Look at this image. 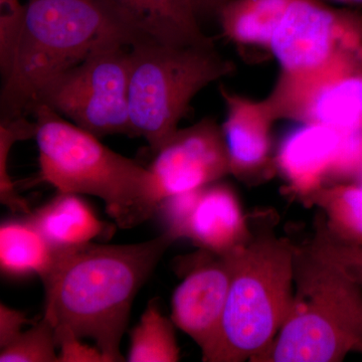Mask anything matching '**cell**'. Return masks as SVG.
<instances>
[{
  "mask_svg": "<svg viewBox=\"0 0 362 362\" xmlns=\"http://www.w3.org/2000/svg\"><path fill=\"white\" fill-rule=\"evenodd\" d=\"M175 240L159 237L133 245H96L57 250L40 279L44 317L56 338H89L107 362L124 361L121 339L131 307L164 252Z\"/></svg>",
  "mask_w": 362,
  "mask_h": 362,
  "instance_id": "cell-1",
  "label": "cell"
},
{
  "mask_svg": "<svg viewBox=\"0 0 362 362\" xmlns=\"http://www.w3.org/2000/svg\"><path fill=\"white\" fill-rule=\"evenodd\" d=\"M108 35L126 42L98 0H26L0 37L2 120L33 115L45 88Z\"/></svg>",
  "mask_w": 362,
  "mask_h": 362,
  "instance_id": "cell-2",
  "label": "cell"
},
{
  "mask_svg": "<svg viewBox=\"0 0 362 362\" xmlns=\"http://www.w3.org/2000/svg\"><path fill=\"white\" fill-rule=\"evenodd\" d=\"M33 115L42 180L59 192L102 199L107 214L122 228H134L156 214L158 199L148 168L116 153L45 105Z\"/></svg>",
  "mask_w": 362,
  "mask_h": 362,
  "instance_id": "cell-3",
  "label": "cell"
},
{
  "mask_svg": "<svg viewBox=\"0 0 362 362\" xmlns=\"http://www.w3.org/2000/svg\"><path fill=\"white\" fill-rule=\"evenodd\" d=\"M350 354L362 356V288L308 242L297 246L291 309L252 362H339Z\"/></svg>",
  "mask_w": 362,
  "mask_h": 362,
  "instance_id": "cell-4",
  "label": "cell"
},
{
  "mask_svg": "<svg viewBox=\"0 0 362 362\" xmlns=\"http://www.w3.org/2000/svg\"><path fill=\"white\" fill-rule=\"evenodd\" d=\"M296 249L287 238L264 228L233 252L220 329L202 361L252 362L270 346L291 309Z\"/></svg>",
  "mask_w": 362,
  "mask_h": 362,
  "instance_id": "cell-5",
  "label": "cell"
},
{
  "mask_svg": "<svg viewBox=\"0 0 362 362\" xmlns=\"http://www.w3.org/2000/svg\"><path fill=\"white\" fill-rule=\"evenodd\" d=\"M130 58L131 127L154 152L178 129L195 95L235 70L214 44L140 42L131 45Z\"/></svg>",
  "mask_w": 362,
  "mask_h": 362,
  "instance_id": "cell-6",
  "label": "cell"
},
{
  "mask_svg": "<svg viewBox=\"0 0 362 362\" xmlns=\"http://www.w3.org/2000/svg\"><path fill=\"white\" fill-rule=\"evenodd\" d=\"M270 52L281 69L278 89L340 66L362 65V13L325 0H287Z\"/></svg>",
  "mask_w": 362,
  "mask_h": 362,
  "instance_id": "cell-7",
  "label": "cell"
},
{
  "mask_svg": "<svg viewBox=\"0 0 362 362\" xmlns=\"http://www.w3.org/2000/svg\"><path fill=\"white\" fill-rule=\"evenodd\" d=\"M130 62V45L118 35H106L80 63L45 88L37 106L49 107L99 138L114 134L133 137Z\"/></svg>",
  "mask_w": 362,
  "mask_h": 362,
  "instance_id": "cell-8",
  "label": "cell"
},
{
  "mask_svg": "<svg viewBox=\"0 0 362 362\" xmlns=\"http://www.w3.org/2000/svg\"><path fill=\"white\" fill-rule=\"evenodd\" d=\"M148 169L154 177L158 202L218 182L230 175L221 126L206 118L176 130L156 150Z\"/></svg>",
  "mask_w": 362,
  "mask_h": 362,
  "instance_id": "cell-9",
  "label": "cell"
},
{
  "mask_svg": "<svg viewBox=\"0 0 362 362\" xmlns=\"http://www.w3.org/2000/svg\"><path fill=\"white\" fill-rule=\"evenodd\" d=\"M276 118L339 131L362 129V65L343 66L267 97Z\"/></svg>",
  "mask_w": 362,
  "mask_h": 362,
  "instance_id": "cell-10",
  "label": "cell"
},
{
  "mask_svg": "<svg viewBox=\"0 0 362 362\" xmlns=\"http://www.w3.org/2000/svg\"><path fill=\"white\" fill-rule=\"evenodd\" d=\"M226 107L221 125L230 175L246 185H257L277 173L272 152V126L277 121L269 100L254 101L221 88Z\"/></svg>",
  "mask_w": 362,
  "mask_h": 362,
  "instance_id": "cell-11",
  "label": "cell"
},
{
  "mask_svg": "<svg viewBox=\"0 0 362 362\" xmlns=\"http://www.w3.org/2000/svg\"><path fill=\"white\" fill-rule=\"evenodd\" d=\"M233 252L211 254L202 259L176 288L171 299V320L202 350L211 349L218 329L230 291Z\"/></svg>",
  "mask_w": 362,
  "mask_h": 362,
  "instance_id": "cell-12",
  "label": "cell"
},
{
  "mask_svg": "<svg viewBox=\"0 0 362 362\" xmlns=\"http://www.w3.org/2000/svg\"><path fill=\"white\" fill-rule=\"evenodd\" d=\"M347 132L300 123L285 135L276 151L275 163L288 194L303 202L316 190L334 183Z\"/></svg>",
  "mask_w": 362,
  "mask_h": 362,
  "instance_id": "cell-13",
  "label": "cell"
},
{
  "mask_svg": "<svg viewBox=\"0 0 362 362\" xmlns=\"http://www.w3.org/2000/svg\"><path fill=\"white\" fill-rule=\"evenodd\" d=\"M128 45H214L202 33L192 0H98Z\"/></svg>",
  "mask_w": 362,
  "mask_h": 362,
  "instance_id": "cell-14",
  "label": "cell"
},
{
  "mask_svg": "<svg viewBox=\"0 0 362 362\" xmlns=\"http://www.w3.org/2000/svg\"><path fill=\"white\" fill-rule=\"evenodd\" d=\"M252 232L232 187L214 182L202 188L188 221L187 239L202 251L226 256L246 246Z\"/></svg>",
  "mask_w": 362,
  "mask_h": 362,
  "instance_id": "cell-15",
  "label": "cell"
},
{
  "mask_svg": "<svg viewBox=\"0 0 362 362\" xmlns=\"http://www.w3.org/2000/svg\"><path fill=\"white\" fill-rule=\"evenodd\" d=\"M28 218L54 250L82 246L104 232L103 223L89 204L69 192H59Z\"/></svg>",
  "mask_w": 362,
  "mask_h": 362,
  "instance_id": "cell-16",
  "label": "cell"
},
{
  "mask_svg": "<svg viewBox=\"0 0 362 362\" xmlns=\"http://www.w3.org/2000/svg\"><path fill=\"white\" fill-rule=\"evenodd\" d=\"M287 0H230L218 14L223 35L243 47L270 52Z\"/></svg>",
  "mask_w": 362,
  "mask_h": 362,
  "instance_id": "cell-17",
  "label": "cell"
},
{
  "mask_svg": "<svg viewBox=\"0 0 362 362\" xmlns=\"http://www.w3.org/2000/svg\"><path fill=\"white\" fill-rule=\"evenodd\" d=\"M52 247L32 221H9L0 228V268L9 277H42L54 262Z\"/></svg>",
  "mask_w": 362,
  "mask_h": 362,
  "instance_id": "cell-18",
  "label": "cell"
},
{
  "mask_svg": "<svg viewBox=\"0 0 362 362\" xmlns=\"http://www.w3.org/2000/svg\"><path fill=\"white\" fill-rule=\"evenodd\" d=\"M304 206L319 209L328 232L347 244H362V185H325L309 195Z\"/></svg>",
  "mask_w": 362,
  "mask_h": 362,
  "instance_id": "cell-19",
  "label": "cell"
},
{
  "mask_svg": "<svg viewBox=\"0 0 362 362\" xmlns=\"http://www.w3.org/2000/svg\"><path fill=\"white\" fill-rule=\"evenodd\" d=\"M175 323L150 302L130 334V362H176L180 358Z\"/></svg>",
  "mask_w": 362,
  "mask_h": 362,
  "instance_id": "cell-20",
  "label": "cell"
},
{
  "mask_svg": "<svg viewBox=\"0 0 362 362\" xmlns=\"http://www.w3.org/2000/svg\"><path fill=\"white\" fill-rule=\"evenodd\" d=\"M54 330L45 317L33 325L28 330L23 331L13 341L2 347L0 351L1 362H57Z\"/></svg>",
  "mask_w": 362,
  "mask_h": 362,
  "instance_id": "cell-21",
  "label": "cell"
},
{
  "mask_svg": "<svg viewBox=\"0 0 362 362\" xmlns=\"http://www.w3.org/2000/svg\"><path fill=\"white\" fill-rule=\"evenodd\" d=\"M308 244L317 254L339 267L362 288V244H347L333 237L324 226L320 214L316 216L314 235Z\"/></svg>",
  "mask_w": 362,
  "mask_h": 362,
  "instance_id": "cell-22",
  "label": "cell"
},
{
  "mask_svg": "<svg viewBox=\"0 0 362 362\" xmlns=\"http://www.w3.org/2000/svg\"><path fill=\"white\" fill-rule=\"evenodd\" d=\"M35 122L26 118L1 120L0 125V199L2 204L16 211L30 213L28 204L14 190L13 181L7 173V159L13 143L18 140L35 137Z\"/></svg>",
  "mask_w": 362,
  "mask_h": 362,
  "instance_id": "cell-23",
  "label": "cell"
},
{
  "mask_svg": "<svg viewBox=\"0 0 362 362\" xmlns=\"http://www.w3.org/2000/svg\"><path fill=\"white\" fill-rule=\"evenodd\" d=\"M202 188L170 195L158 202L156 214L163 226V233L175 240L187 239L188 221L199 201Z\"/></svg>",
  "mask_w": 362,
  "mask_h": 362,
  "instance_id": "cell-24",
  "label": "cell"
},
{
  "mask_svg": "<svg viewBox=\"0 0 362 362\" xmlns=\"http://www.w3.org/2000/svg\"><path fill=\"white\" fill-rule=\"evenodd\" d=\"M56 342L59 349V361L107 362L103 354L96 346H88L80 338L64 335L56 338Z\"/></svg>",
  "mask_w": 362,
  "mask_h": 362,
  "instance_id": "cell-25",
  "label": "cell"
},
{
  "mask_svg": "<svg viewBox=\"0 0 362 362\" xmlns=\"http://www.w3.org/2000/svg\"><path fill=\"white\" fill-rule=\"evenodd\" d=\"M30 323L23 312L0 304V347L6 346L23 332V325Z\"/></svg>",
  "mask_w": 362,
  "mask_h": 362,
  "instance_id": "cell-26",
  "label": "cell"
},
{
  "mask_svg": "<svg viewBox=\"0 0 362 362\" xmlns=\"http://www.w3.org/2000/svg\"><path fill=\"white\" fill-rule=\"evenodd\" d=\"M230 0H192L199 18L201 16H218V13Z\"/></svg>",
  "mask_w": 362,
  "mask_h": 362,
  "instance_id": "cell-27",
  "label": "cell"
},
{
  "mask_svg": "<svg viewBox=\"0 0 362 362\" xmlns=\"http://www.w3.org/2000/svg\"><path fill=\"white\" fill-rule=\"evenodd\" d=\"M23 4L21 0H0L2 16H16L21 13Z\"/></svg>",
  "mask_w": 362,
  "mask_h": 362,
  "instance_id": "cell-28",
  "label": "cell"
},
{
  "mask_svg": "<svg viewBox=\"0 0 362 362\" xmlns=\"http://www.w3.org/2000/svg\"><path fill=\"white\" fill-rule=\"evenodd\" d=\"M330 1L345 4V6H362V0H330Z\"/></svg>",
  "mask_w": 362,
  "mask_h": 362,
  "instance_id": "cell-29",
  "label": "cell"
},
{
  "mask_svg": "<svg viewBox=\"0 0 362 362\" xmlns=\"http://www.w3.org/2000/svg\"><path fill=\"white\" fill-rule=\"evenodd\" d=\"M352 182L359 183V185H362V161L361 165H359L358 169H357L356 175H354V180Z\"/></svg>",
  "mask_w": 362,
  "mask_h": 362,
  "instance_id": "cell-30",
  "label": "cell"
},
{
  "mask_svg": "<svg viewBox=\"0 0 362 362\" xmlns=\"http://www.w3.org/2000/svg\"><path fill=\"white\" fill-rule=\"evenodd\" d=\"M325 1H330V0H325Z\"/></svg>",
  "mask_w": 362,
  "mask_h": 362,
  "instance_id": "cell-31",
  "label": "cell"
}]
</instances>
